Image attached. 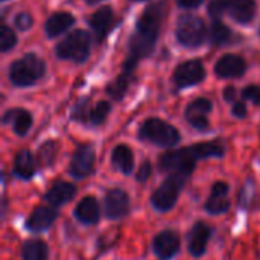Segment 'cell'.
<instances>
[{"label":"cell","mask_w":260,"mask_h":260,"mask_svg":"<svg viewBox=\"0 0 260 260\" xmlns=\"http://www.w3.org/2000/svg\"><path fill=\"white\" fill-rule=\"evenodd\" d=\"M17 43V37L12 32V29H9L8 26H2L0 30V49L2 52H8L11 50Z\"/></svg>","instance_id":"31"},{"label":"cell","mask_w":260,"mask_h":260,"mask_svg":"<svg viewBox=\"0 0 260 260\" xmlns=\"http://www.w3.org/2000/svg\"><path fill=\"white\" fill-rule=\"evenodd\" d=\"M105 215L110 219H120L129 212V197L122 189H111L104 200Z\"/></svg>","instance_id":"11"},{"label":"cell","mask_w":260,"mask_h":260,"mask_svg":"<svg viewBox=\"0 0 260 260\" xmlns=\"http://www.w3.org/2000/svg\"><path fill=\"white\" fill-rule=\"evenodd\" d=\"M227 11V0H210L209 3V12L215 20H219V17Z\"/></svg>","instance_id":"32"},{"label":"cell","mask_w":260,"mask_h":260,"mask_svg":"<svg viewBox=\"0 0 260 260\" xmlns=\"http://www.w3.org/2000/svg\"><path fill=\"white\" fill-rule=\"evenodd\" d=\"M224 145L219 140L207 142V143H197L183 149L168 151L165 152L160 160L158 166L163 172H181L187 177L195 171L197 161L210 157H222L224 155Z\"/></svg>","instance_id":"1"},{"label":"cell","mask_w":260,"mask_h":260,"mask_svg":"<svg viewBox=\"0 0 260 260\" xmlns=\"http://www.w3.org/2000/svg\"><path fill=\"white\" fill-rule=\"evenodd\" d=\"M3 123H11L14 128V133L20 137H24L32 126V116L26 110L14 108V110H9L5 113Z\"/></svg>","instance_id":"20"},{"label":"cell","mask_w":260,"mask_h":260,"mask_svg":"<svg viewBox=\"0 0 260 260\" xmlns=\"http://www.w3.org/2000/svg\"><path fill=\"white\" fill-rule=\"evenodd\" d=\"M227 11L238 23L247 24L256 14V3L254 0H227Z\"/></svg>","instance_id":"21"},{"label":"cell","mask_w":260,"mask_h":260,"mask_svg":"<svg viewBox=\"0 0 260 260\" xmlns=\"http://www.w3.org/2000/svg\"><path fill=\"white\" fill-rule=\"evenodd\" d=\"M207 35L206 24L203 18L186 14L178 20L177 24V40L184 46V47H198L204 43Z\"/></svg>","instance_id":"7"},{"label":"cell","mask_w":260,"mask_h":260,"mask_svg":"<svg viewBox=\"0 0 260 260\" xmlns=\"http://www.w3.org/2000/svg\"><path fill=\"white\" fill-rule=\"evenodd\" d=\"M56 154H58V143L50 140V142H46L40 151H38V157H37V161L41 168H47V166H52L55 158H56Z\"/></svg>","instance_id":"28"},{"label":"cell","mask_w":260,"mask_h":260,"mask_svg":"<svg viewBox=\"0 0 260 260\" xmlns=\"http://www.w3.org/2000/svg\"><path fill=\"white\" fill-rule=\"evenodd\" d=\"M94 160H96V155H94V149H93L91 145L79 146L75 151V154L72 157V161H70V166H69L70 175L75 177V178L88 177L93 172Z\"/></svg>","instance_id":"9"},{"label":"cell","mask_w":260,"mask_h":260,"mask_svg":"<svg viewBox=\"0 0 260 260\" xmlns=\"http://www.w3.org/2000/svg\"><path fill=\"white\" fill-rule=\"evenodd\" d=\"M90 35L85 30H73L56 46V56L73 62H84L90 55Z\"/></svg>","instance_id":"6"},{"label":"cell","mask_w":260,"mask_h":260,"mask_svg":"<svg viewBox=\"0 0 260 260\" xmlns=\"http://www.w3.org/2000/svg\"><path fill=\"white\" fill-rule=\"evenodd\" d=\"M154 253L160 260L172 259L180 251V238L172 230H165L154 238Z\"/></svg>","instance_id":"12"},{"label":"cell","mask_w":260,"mask_h":260,"mask_svg":"<svg viewBox=\"0 0 260 260\" xmlns=\"http://www.w3.org/2000/svg\"><path fill=\"white\" fill-rule=\"evenodd\" d=\"M232 111H233V114H235L236 117H239V119H244V117L247 116V107H245L244 102H236V104L233 105Z\"/></svg>","instance_id":"36"},{"label":"cell","mask_w":260,"mask_h":260,"mask_svg":"<svg viewBox=\"0 0 260 260\" xmlns=\"http://www.w3.org/2000/svg\"><path fill=\"white\" fill-rule=\"evenodd\" d=\"M247 70V62L244 58L239 55H224L219 58V61L215 64V73L222 78V79H230V78H239L245 73Z\"/></svg>","instance_id":"14"},{"label":"cell","mask_w":260,"mask_h":260,"mask_svg":"<svg viewBox=\"0 0 260 260\" xmlns=\"http://www.w3.org/2000/svg\"><path fill=\"white\" fill-rule=\"evenodd\" d=\"M32 23H34V20H32L30 14H27V12H20V14L15 17V26H17L20 30H27V29H30V27H32Z\"/></svg>","instance_id":"34"},{"label":"cell","mask_w":260,"mask_h":260,"mask_svg":"<svg viewBox=\"0 0 260 260\" xmlns=\"http://www.w3.org/2000/svg\"><path fill=\"white\" fill-rule=\"evenodd\" d=\"M113 166L123 175H131L134 171V154L128 145H117L111 152Z\"/></svg>","instance_id":"22"},{"label":"cell","mask_w":260,"mask_h":260,"mask_svg":"<svg viewBox=\"0 0 260 260\" xmlns=\"http://www.w3.org/2000/svg\"><path fill=\"white\" fill-rule=\"evenodd\" d=\"M110 111H111V107H110V104H108L107 101L98 102V104L91 108V111H90V123L94 125V126L104 123L105 119H107V116L110 114Z\"/></svg>","instance_id":"29"},{"label":"cell","mask_w":260,"mask_h":260,"mask_svg":"<svg viewBox=\"0 0 260 260\" xmlns=\"http://www.w3.org/2000/svg\"><path fill=\"white\" fill-rule=\"evenodd\" d=\"M232 38H233L232 30L219 20H215V23L212 24V29H210V41L215 46H222V44L232 41Z\"/></svg>","instance_id":"27"},{"label":"cell","mask_w":260,"mask_h":260,"mask_svg":"<svg viewBox=\"0 0 260 260\" xmlns=\"http://www.w3.org/2000/svg\"><path fill=\"white\" fill-rule=\"evenodd\" d=\"M131 76H133V72H128V70H122V73L116 78V81H113L108 87H107V93L114 99V101H120L128 87H129V82H131Z\"/></svg>","instance_id":"26"},{"label":"cell","mask_w":260,"mask_h":260,"mask_svg":"<svg viewBox=\"0 0 260 260\" xmlns=\"http://www.w3.org/2000/svg\"><path fill=\"white\" fill-rule=\"evenodd\" d=\"M224 98H225L227 102H232V101L236 98V90H235V87H227L225 91H224Z\"/></svg>","instance_id":"38"},{"label":"cell","mask_w":260,"mask_h":260,"mask_svg":"<svg viewBox=\"0 0 260 260\" xmlns=\"http://www.w3.org/2000/svg\"><path fill=\"white\" fill-rule=\"evenodd\" d=\"M151 174H152V166H151V163H149L148 160H145V161L140 165V168H139V171H137L136 178H137V181L145 183V181H148V180H149Z\"/></svg>","instance_id":"35"},{"label":"cell","mask_w":260,"mask_h":260,"mask_svg":"<svg viewBox=\"0 0 260 260\" xmlns=\"http://www.w3.org/2000/svg\"><path fill=\"white\" fill-rule=\"evenodd\" d=\"M187 178L189 177L181 172H172L160 184V187L152 193L151 203H152L154 209L158 212H169L175 206L178 195L183 190Z\"/></svg>","instance_id":"5"},{"label":"cell","mask_w":260,"mask_h":260,"mask_svg":"<svg viewBox=\"0 0 260 260\" xmlns=\"http://www.w3.org/2000/svg\"><path fill=\"white\" fill-rule=\"evenodd\" d=\"M46 64L34 53H27L9 67V81L15 87H29L43 78Z\"/></svg>","instance_id":"3"},{"label":"cell","mask_w":260,"mask_h":260,"mask_svg":"<svg viewBox=\"0 0 260 260\" xmlns=\"http://www.w3.org/2000/svg\"><path fill=\"white\" fill-rule=\"evenodd\" d=\"M56 218H58V212L53 206H40L27 218L26 229L32 233L46 232L52 227Z\"/></svg>","instance_id":"13"},{"label":"cell","mask_w":260,"mask_h":260,"mask_svg":"<svg viewBox=\"0 0 260 260\" xmlns=\"http://www.w3.org/2000/svg\"><path fill=\"white\" fill-rule=\"evenodd\" d=\"M88 3H96V2H99V0H87Z\"/></svg>","instance_id":"39"},{"label":"cell","mask_w":260,"mask_h":260,"mask_svg":"<svg viewBox=\"0 0 260 260\" xmlns=\"http://www.w3.org/2000/svg\"><path fill=\"white\" fill-rule=\"evenodd\" d=\"M242 98L247 101H251L253 104L260 105V87L256 85H248L247 88H244L242 91Z\"/></svg>","instance_id":"33"},{"label":"cell","mask_w":260,"mask_h":260,"mask_svg":"<svg viewBox=\"0 0 260 260\" xmlns=\"http://www.w3.org/2000/svg\"><path fill=\"white\" fill-rule=\"evenodd\" d=\"M21 260H49L47 245L41 239H29L23 244Z\"/></svg>","instance_id":"25"},{"label":"cell","mask_w":260,"mask_h":260,"mask_svg":"<svg viewBox=\"0 0 260 260\" xmlns=\"http://www.w3.org/2000/svg\"><path fill=\"white\" fill-rule=\"evenodd\" d=\"M204 0H177L178 6L184 8V9H193L197 6H200Z\"/></svg>","instance_id":"37"},{"label":"cell","mask_w":260,"mask_h":260,"mask_svg":"<svg viewBox=\"0 0 260 260\" xmlns=\"http://www.w3.org/2000/svg\"><path fill=\"white\" fill-rule=\"evenodd\" d=\"M75 195H76V187L72 183L58 181L47 190V193L44 195V200L49 203V206L59 207V206L70 203L75 198Z\"/></svg>","instance_id":"18"},{"label":"cell","mask_w":260,"mask_h":260,"mask_svg":"<svg viewBox=\"0 0 260 260\" xmlns=\"http://www.w3.org/2000/svg\"><path fill=\"white\" fill-rule=\"evenodd\" d=\"M99 216H101L99 204L93 197H84L75 209V218L85 225L96 224L99 221Z\"/></svg>","instance_id":"19"},{"label":"cell","mask_w":260,"mask_h":260,"mask_svg":"<svg viewBox=\"0 0 260 260\" xmlns=\"http://www.w3.org/2000/svg\"><path fill=\"white\" fill-rule=\"evenodd\" d=\"M163 17L161 3H154L145 9L137 21L136 34L129 40V55L140 59L154 50Z\"/></svg>","instance_id":"2"},{"label":"cell","mask_w":260,"mask_h":260,"mask_svg":"<svg viewBox=\"0 0 260 260\" xmlns=\"http://www.w3.org/2000/svg\"><path fill=\"white\" fill-rule=\"evenodd\" d=\"M137 2H142V0H137Z\"/></svg>","instance_id":"40"},{"label":"cell","mask_w":260,"mask_h":260,"mask_svg":"<svg viewBox=\"0 0 260 260\" xmlns=\"http://www.w3.org/2000/svg\"><path fill=\"white\" fill-rule=\"evenodd\" d=\"M139 137L160 148H172L180 142V133L175 126L161 119L154 117L142 123L139 129Z\"/></svg>","instance_id":"4"},{"label":"cell","mask_w":260,"mask_h":260,"mask_svg":"<svg viewBox=\"0 0 260 260\" xmlns=\"http://www.w3.org/2000/svg\"><path fill=\"white\" fill-rule=\"evenodd\" d=\"M113 23H114V15H113V9L110 6L99 8L90 17V26H91L98 41H104V38L110 32Z\"/></svg>","instance_id":"17"},{"label":"cell","mask_w":260,"mask_h":260,"mask_svg":"<svg viewBox=\"0 0 260 260\" xmlns=\"http://www.w3.org/2000/svg\"><path fill=\"white\" fill-rule=\"evenodd\" d=\"M212 236V229L206 222H197L189 233V251L192 256L200 257L206 253L207 244Z\"/></svg>","instance_id":"16"},{"label":"cell","mask_w":260,"mask_h":260,"mask_svg":"<svg viewBox=\"0 0 260 260\" xmlns=\"http://www.w3.org/2000/svg\"><path fill=\"white\" fill-rule=\"evenodd\" d=\"M204 78H206L204 66L197 59H190L180 64L174 73V82L178 88L197 85L201 81H204Z\"/></svg>","instance_id":"8"},{"label":"cell","mask_w":260,"mask_h":260,"mask_svg":"<svg viewBox=\"0 0 260 260\" xmlns=\"http://www.w3.org/2000/svg\"><path fill=\"white\" fill-rule=\"evenodd\" d=\"M90 111L91 108H88V101L87 99H82L81 102L76 104V107L73 108L72 111V119L78 120V122H88L90 123Z\"/></svg>","instance_id":"30"},{"label":"cell","mask_w":260,"mask_h":260,"mask_svg":"<svg viewBox=\"0 0 260 260\" xmlns=\"http://www.w3.org/2000/svg\"><path fill=\"white\" fill-rule=\"evenodd\" d=\"M227 195H229V184L224 181L215 183L212 187L210 197L204 204L206 212H209L210 215H222L229 212L230 201L227 200Z\"/></svg>","instance_id":"15"},{"label":"cell","mask_w":260,"mask_h":260,"mask_svg":"<svg viewBox=\"0 0 260 260\" xmlns=\"http://www.w3.org/2000/svg\"><path fill=\"white\" fill-rule=\"evenodd\" d=\"M14 175L20 180H30L35 174V158L30 151L21 149L14 158Z\"/></svg>","instance_id":"23"},{"label":"cell","mask_w":260,"mask_h":260,"mask_svg":"<svg viewBox=\"0 0 260 260\" xmlns=\"http://www.w3.org/2000/svg\"><path fill=\"white\" fill-rule=\"evenodd\" d=\"M212 111V102L207 98H198L186 108V120L200 131H206L210 126L209 113Z\"/></svg>","instance_id":"10"},{"label":"cell","mask_w":260,"mask_h":260,"mask_svg":"<svg viewBox=\"0 0 260 260\" xmlns=\"http://www.w3.org/2000/svg\"><path fill=\"white\" fill-rule=\"evenodd\" d=\"M75 23V17L69 12H56L50 15L46 21V35L50 38H55L61 34H64L69 27H72Z\"/></svg>","instance_id":"24"}]
</instances>
